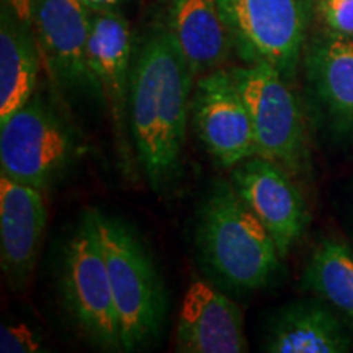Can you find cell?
I'll list each match as a JSON object with an SVG mask.
<instances>
[{"instance_id": "1", "label": "cell", "mask_w": 353, "mask_h": 353, "mask_svg": "<svg viewBox=\"0 0 353 353\" xmlns=\"http://www.w3.org/2000/svg\"><path fill=\"white\" fill-rule=\"evenodd\" d=\"M193 87L195 77L169 30L154 28L131 68L130 131L138 164L161 195L182 176Z\"/></svg>"}, {"instance_id": "2", "label": "cell", "mask_w": 353, "mask_h": 353, "mask_svg": "<svg viewBox=\"0 0 353 353\" xmlns=\"http://www.w3.org/2000/svg\"><path fill=\"white\" fill-rule=\"evenodd\" d=\"M195 245L206 273L232 291L267 288L281 268L275 241L231 180H214L201 200Z\"/></svg>"}, {"instance_id": "3", "label": "cell", "mask_w": 353, "mask_h": 353, "mask_svg": "<svg viewBox=\"0 0 353 353\" xmlns=\"http://www.w3.org/2000/svg\"><path fill=\"white\" fill-rule=\"evenodd\" d=\"M120 322L123 352L151 347L164 329L169 296L144 241L120 218L95 210Z\"/></svg>"}, {"instance_id": "4", "label": "cell", "mask_w": 353, "mask_h": 353, "mask_svg": "<svg viewBox=\"0 0 353 353\" xmlns=\"http://www.w3.org/2000/svg\"><path fill=\"white\" fill-rule=\"evenodd\" d=\"M85 151L81 136L41 94L0 123L2 175L41 190L56 187Z\"/></svg>"}, {"instance_id": "5", "label": "cell", "mask_w": 353, "mask_h": 353, "mask_svg": "<svg viewBox=\"0 0 353 353\" xmlns=\"http://www.w3.org/2000/svg\"><path fill=\"white\" fill-rule=\"evenodd\" d=\"M59 296L69 319L92 345L121 352V334L95 210H87L65 242Z\"/></svg>"}, {"instance_id": "6", "label": "cell", "mask_w": 353, "mask_h": 353, "mask_svg": "<svg viewBox=\"0 0 353 353\" xmlns=\"http://www.w3.org/2000/svg\"><path fill=\"white\" fill-rule=\"evenodd\" d=\"M250 113L255 156L281 165L294 179L311 175V152L303 105L291 82L270 64L231 68Z\"/></svg>"}, {"instance_id": "7", "label": "cell", "mask_w": 353, "mask_h": 353, "mask_svg": "<svg viewBox=\"0 0 353 353\" xmlns=\"http://www.w3.org/2000/svg\"><path fill=\"white\" fill-rule=\"evenodd\" d=\"M244 64H270L288 82L296 79L316 0H216Z\"/></svg>"}, {"instance_id": "8", "label": "cell", "mask_w": 353, "mask_h": 353, "mask_svg": "<svg viewBox=\"0 0 353 353\" xmlns=\"http://www.w3.org/2000/svg\"><path fill=\"white\" fill-rule=\"evenodd\" d=\"M132 34L130 21L120 10L92 12L87 46L88 76L94 95L110 113L125 169L132 167L130 131V85L132 68Z\"/></svg>"}, {"instance_id": "9", "label": "cell", "mask_w": 353, "mask_h": 353, "mask_svg": "<svg viewBox=\"0 0 353 353\" xmlns=\"http://www.w3.org/2000/svg\"><path fill=\"white\" fill-rule=\"evenodd\" d=\"M198 139L223 169H232L255 156L250 113L229 69L198 77L190 101Z\"/></svg>"}, {"instance_id": "10", "label": "cell", "mask_w": 353, "mask_h": 353, "mask_svg": "<svg viewBox=\"0 0 353 353\" xmlns=\"http://www.w3.org/2000/svg\"><path fill=\"white\" fill-rule=\"evenodd\" d=\"M304 88L316 126L341 143L353 141V37L327 30L306 44Z\"/></svg>"}, {"instance_id": "11", "label": "cell", "mask_w": 353, "mask_h": 353, "mask_svg": "<svg viewBox=\"0 0 353 353\" xmlns=\"http://www.w3.org/2000/svg\"><path fill=\"white\" fill-rule=\"evenodd\" d=\"M275 241L281 259L303 239L309 224L306 198L283 167L254 156L231 169L229 179Z\"/></svg>"}, {"instance_id": "12", "label": "cell", "mask_w": 353, "mask_h": 353, "mask_svg": "<svg viewBox=\"0 0 353 353\" xmlns=\"http://www.w3.org/2000/svg\"><path fill=\"white\" fill-rule=\"evenodd\" d=\"M92 10L81 0H34L33 30L51 81L65 92H90L87 46Z\"/></svg>"}, {"instance_id": "13", "label": "cell", "mask_w": 353, "mask_h": 353, "mask_svg": "<svg viewBox=\"0 0 353 353\" xmlns=\"http://www.w3.org/2000/svg\"><path fill=\"white\" fill-rule=\"evenodd\" d=\"M46 221L41 190L0 176V265L13 291L33 275Z\"/></svg>"}, {"instance_id": "14", "label": "cell", "mask_w": 353, "mask_h": 353, "mask_svg": "<svg viewBox=\"0 0 353 353\" xmlns=\"http://www.w3.org/2000/svg\"><path fill=\"white\" fill-rule=\"evenodd\" d=\"M180 353H242L249 350L239 306L206 281L185 291L175 329Z\"/></svg>"}, {"instance_id": "15", "label": "cell", "mask_w": 353, "mask_h": 353, "mask_svg": "<svg viewBox=\"0 0 353 353\" xmlns=\"http://www.w3.org/2000/svg\"><path fill=\"white\" fill-rule=\"evenodd\" d=\"M352 348L350 324L321 298L276 309L263 334V350L270 353H347Z\"/></svg>"}, {"instance_id": "16", "label": "cell", "mask_w": 353, "mask_h": 353, "mask_svg": "<svg viewBox=\"0 0 353 353\" xmlns=\"http://www.w3.org/2000/svg\"><path fill=\"white\" fill-rule=\"evenodd\" d=\"M164 17L195 81L223 69L234 46L216 0H167Z\"/></svg>"}, {"instance_id": "17", "label": "cell", "mask_w": 353, "mask_h": 353, "mask_svg": "<svg viewBox=\"0 0 353 353\" xmlns=\"http://www.w3.org/2000/svg\"><path fill=\"white\" fill-rule=\"evenodd\" d=\"M41 51L33 26L25 25L6 3L0 6V123L37 92Z\"/></svg>"}, {"instance_id": "18", "label": "cell", "mask_w": 353, "mask_h": 353, "mask_svg": "<svg viewBox=\"0 0 353 353\" xmlns=\"http://www.w3.org/2000/svg\"><path fill=\"white\" fill-rule=\"evenodd\" d=\"M301 285L353 327V247L347 241L337 236L317 241L304 267Z\"/></svg>"}, {"instance_id": "19", "label": "cell", "mask_w": 353, "mask_h": 353, "mask_svg": "<svg viewBox=\"0 0 353 353\" xmlns=\"http://www.w3.org/2000/svg\"><path fill=\"white\" fill-rule=\"evenodd\" d=\"M0 352L2 353H37L44 352L43 339L26 324L0 325Z\"/></svg>"}, {"instance_id": "20", "label": "cell", "mask_w": 353, "mask_h": 353, "mask_svg": "<svg viewBox=\"0 0 353 353\" xmlns=\"http://www.w3.org/2000/svg\"><path fill=\"white\" fill-rule=\"evenodd\" d=\"M316 10L330 32L353 37V0H316Z\"/></svg>"}, {"instance_id": "21", "label": "cell", "mask_w": 353, "mask_h": 353, "mask_svg": "<svg viewBox=\"0 0 353 353\" xmlns=\"http://www.w3.org/2000/svg\"><path fill=\"white\" fill-rule=\"evenodd\" d=\"M2 3H6L20 21H23L28 26H33L34 0H2Z\"/></svg>"}, {"instance_id": "22", "label": "cell", "mask_w": 353, "mask_h": 353, "mask_svg": "<svg viewBox=\"0 0 353 353\" xmlns=\"http://www.w3.org/2000/svg\"><path fill=\"white\" fill-rule=\"evenodd\" d=\"M83 6L90 8L92 12L101 10H120L121 6H125L130 0H81Z\"/></svg>"}]
</instances>
